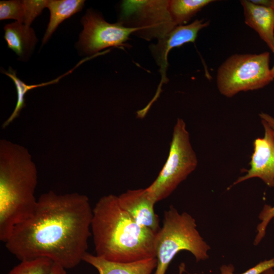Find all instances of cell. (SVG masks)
<instances>
[{"label": "cell", "instance_id": "cell-13", "mask_svg": "<svg viewBox=\"0 0 274 274\" xmlns=\"http://www.w3.org/2000/svg\"><path fill=\"white\" fill-rule=\"evenodd\" d=\"M84 261L95 267L99 274H151L157 266L156 258L130 262L110 261L87 252Z\"/></svg>", "mask_w": 274, "mask_h": 274}, {"label": "cell", "instance_id": "cell-14", "mask_svg": "<svg viewBox=\"0 0 274 274\" xmlns=\"http://www.w3.org/2000/svg\"><path fill=\"white\" fill-rule=\"evenodd\" d=\"M47 1L11 0L0 2V19H15L30 26L35 19L46 8Z\"/></svg>", "mask_w": 274, "mask_h": 274}, {"label": "cell", "instance_id": "cell-24", "mask_svg": "<svg viewBox=\"0 0 274 274\" xmlns=\"http://www.w3.org/2000/svg\"><path fill=\"white\" fill-rule=\"evenodd\" d=\"M251 2L256 5L270 7L271 0H252Z\"/></svg>", "mask_w": 274, "mask_h": 274}, {"label": "cell", "instance_id": "cell-26", "mask_svg": "<svg viewBox=\"0 0 274 274\" xmlns=\"http://www.w3.org/2000/svg\"><path fill=\"white\" fill-rule=\"evenodd\" d=\"M261 274H274V269L272 268L268 269Z\"/></svg>", "mask_w": 274, "mask_h": 274}, {"label": "cell", "instance_id": "cell-19", "mask_svg": "<svg viewBox=\"0 0 274 274\" xmlns=\"http://www.w3.org/2000/svg\"><path fill=\"white\" fill-rule=\"evenodd\" d=\"M54 262L46 258L23 260L8 274H50Z\"/></svg>", "mask_w": 274, "mask_h": 274}, {"label": "cell", "instance_id": "cell-7", "mask_svg": "<svg viewBox=\"0 0 274 274\" xmlns=\"http://www.w3.org/2000/svg\"><path fill=\"white\" fill-rule=\"evenodd\" d=\"M119 22L128 27L138 28L134 35L148 41L159 40L177 26L166 0L123 1Z\"/></svg>", "mask_w": 274, "mask_h": 274}, {"label": "cell", "instance_id": "cell-4", "mask_svg": "<svg viewBox=\"0 0 274 274\" xmlns=\"http://www.w3.org/2000/svg\"><path fill=\"white\" fill-rule=\"evenodd\" d=\"M155 274H165L175 256L180 251H187L196 262L209 257L210 246L197 229L195 219L187 212L180 213L173 206L164 211L162 226L156 233Z\"/></svg>", "mask_w": 274, "mask_h": 274}, {"label": "cell", "instance_id": "cell-8", "mask_svg": "<svg viewBox=\"0 0 274 274\" xmlns=\"http://www.w3.org/2000/svg\"><path fill=\"white\" fill-rule=\"evenodd\" d=\"M81 23L83 29L80 36L79 44L83 50L89 54H96L108 47L128 46L126 42L130 35L139 30L125 26L119 22H107L100 15L92 11L87 12Z\"/></svg>", "mask_w": 274, "mask_h": 274}, {"label": "cell", "instance_id": "cell-17", "mask_svg": "<svg viewBox=\"0 0 274 274\" xmlns=\"http://www.w3.org/2000/svg\"><path fill=\"white\" fill-rule=\"evenodd\" d=\"M214 2L213 0H170L168 1V9L176 25H182L203 8Z\"/></svg>", "mask_w": 274, "mask_h": 274}, {"label": "cell", "instance_id": "cell-29", "mask_svg": "<svg viewBox=\"0 0 274 274\" xmlns=\"http://www.w3.org/2000/svg\"><path fill=\"white\" fill-rule=\"evenodd\" d=\"M273 223H274V218H273Z\"/></svg>", "mask_w": 274, "mask_h": 274}, {"label": "cell", "instance_id": "cell-27", "mask_svg": "<svg viewBox=\"0 0 274 274\" xmlns=\"http://www.w3.org/2000/svg\"><path fill=\"white\" fill-rule=\"evenodd\" d=\"M273 53H274V52H273ZM271 73H272V76H273V80H274V64H273L272 67L271 68Z\"/></svg>", "mask_w": 274, "mask_h": 274}, {"label": "cell", "instance_id": "cell-12", "mask_svg": "<svg viewBox=\"0 0 274 274\" xmlns=\"http://www.w3.org/2000/svg\"><path fill=\"white\" fill-rule=\"evenodd\" d=\"M245 23L253 28L274 52V10L256 5L251 1H241Z\"/></svg>", "mask_w": 274, "mask_h": 274}, {"label": "cell", "instance_id": "cell-28", "mask_svg": "<svg viewBox=\"0 0 274 274\" xmlns=\"http://www.w3.org/2000/svg\"><path fill=\"white\" fill-rule=\"evenodd\" d=\"M270 8L274 10V0H271V4Z\"/></svg>", "mask_w": 274, "mask_h": 274}, {"label": "cell", "instance_id": "cell-2", "mask_svg": "<svg viewBox=\"0 0 274 274\" xmlns=\"http://www.w3.org/2000/svg\"><path fill=\"white\" fill-rule=\"evenodd\" d=\"M91 230L98 257L119 262L155 258L156 233L123 210L118 196L109 194L98 200L93 209Z\"/></svg>", "mask_w": 274, "mask_h": 274}, {"label": "cell", "instance_id": "cell-21", "mask_svg": "<svg viewBox=\"0 0 274 274\" xmlns=\"http://www.w3.org/2000/svg\"><path fill=\"white\" fill-rule=\"evenodd\" d=\"M274 268V257L260 262L255 266L241 274H261L265 270ZM220 274H234V267L232 264H224L220 267Z\"/></svg>", "mask_w": 274, "mask_h": 274}, {"label": "cell", "instance_id": "cell-16", "mask_svg": "<svg viewBox=\"0 0 274 274\" xmlns=\"http://www.w3.org/2000/svg\"><path fill=\"white\" fill-rule=\"evenodd\" d=\"M85 1L83 0H49L46 8L50 11V17L47 28L43 38L45 44L58 26L65 19L80 11Z\"/></svg>", "mask_w": 274, "mask_h": 274}, {"label": "cell", "instance_id": "cell-23", "mask_svg": "<svg viewBox=\"0 0 274 274\" xmlns=\"http://www.w3.org/2000/svg\"><path fill=\"white\" fill-rule=\"evenodd\" d=\"M50 274H66V272L64 267L54 263Z\"/></svg>", "mask_w": 274, "mask_h": 274}, {"label": "cell", "instance_id": "cell-6", "mask_svg": "<svg viewBox=\"0 0 274 274\" xmlns=\"http://www.w3.org/2000/svg\"><path fill=\"white\" fill-rule=\"evenodd\" d=\"M198 160L182 119L175 124L167 159L156 179L146 188L155 202L165 199L196 168Z\"/></svg>", "mask_w": 274, "mask_h": 274}, {"label": "cell", "instance_id": "cell-3", "mask_svg": "<svg viewBox=\"0 0 274 274\" xmlns=\"http://www.w3.org/2000/svg\"><path fill=\"white\" fill-rule=\"evenodd\" d=\"M36 166L28 150L0 141V240H7L14 228L32 214L37 200Z\"/></svg>", "mask_w": 274, "mask_h": 274}, {"label": "cell", "instance_id": "cell-15", "mask_svg": "<svg viewBox=\"0 0 274 274\" xmlns=\"http://www.w3.org/2000/svg\"><path fill=\"white\" fill-rule=\"evenodd\" d=\"M4 30V38L8 47L19 56L31 51L37 41L33 29L17 21L6 25Z\"/></svg>", "mask_w": 274, "mask_h": 274}, {"label": "cell", "instance_id": "cell-9", "mask_svg": "<svg viewBox=\"0 0 274 274\" xmlns=\"http://www.w3.org/2000/svg\"><path fill=\"white\" fill-rule=\"evenodd\" d=\"M209 24V21H204L203 19H196L190 24L177 26L163 38L158 40L157 44L150 46L152 55L160 67L161 81L156 94L149 104L150 106H152L159 96L162 84L168 81L166 72L168 65L167 56L169 51L184 44L194 42L198 32L208 26Z\"/></svg>", "mask_w": 274, "mask_h": 274}, {"label": "cell", "instance_id": "cell-10", "mask_svg": "<svg viewBox=\"0 0 274 274\" xmlns=\"http://www.w3.org/2000/svg\"><path fill=\"white\" fill-rule=\"evenodd\" d=\"M264 135L254 141V151L247 174L239 177L230 188L245 180L258 178L268 187H274V131L264 121Z\"/></svg>", "mask_w": 274, "mask_h": 274}, {"label": "cell", "instance_id": "cell-11", "mask_svg": "<svg viewBox=\"0 0 274 274\" xmlns=\"http://www.w3.org/2000/svg\"><path fill=\"white\" fill-rule=\"evenodd\" d=\"M120 207L140 225L156 233L160 228L156 203L146 189L128 190L118 196Z\"/></svg>", "mask_w": 274, "mask_h": 274}, {"label": "cell", "instance_id": "cell-22", "mask_svg": "<svg viewBox=\"0 0 274 274\" xmlns=\"http://www.w3.org/2000/svg\"><path fill=\"white\" fill-rule=\"evenodd\" d=\"M261 120L266 122L274 131V118L268 114L261 112L259 114Z\"/></svg>", "mask_w": 274, "mask_h": 274}, {"label": "cell", "instance_id": "cell-1", "mask_svg": "<svg viewBox=\"0 0 274 274\" xmlns=\"http://www.w3.org/2000/svg\"><path fill=\"white\" fill-rule=\"evenodd\" d=\"M92 216L86 195L49 191L40 196L30 216L14 228L6 248L20 261L46 258L73 268L87 252Z\"/></svg>", "mask_w": 274, "mask_h": 274}, {"label": "cell", "instance_id": "cell-5", "mask_svg": "<svg viewBox=\"0 0 274 274\" xmlns=\"http://www.w3.org/2000/svg\"><path fill=\"white\" fill-rule=\"evenodd\" d=\"M270 54H235L219 67L217 86L220 93L231 97L242 91L262 88L273 80Z\"/></svg>", "mask_w": 274, "mask_h": 274}, {"label": "cell", "instance_id": "cell-20", "mask_svg": "<svg viewBox=\"0 0 274 274\" xmlns=\"http://www.w3.org/2000/svg\"><path fill=\"white\" fill-rule=\"evenodd\" d=\"M259 218L261 222L257 226V233L254 242L255 245H258L264 237L268 224L274 218V205H264L259 214Z\"/></svg>", "mask_w": 274, "mask_h": 274}, {"label": "cell", "instance_id": "cell-25", "mask_svg": "<svg viewBox=\"0 0 274 274\" xmlns=\"http://www.w3.org/2000/svg\"><path fill=\"white\" fill-rule=\"evenodd\" d=\"M185 270V265L184 263H181L179 266V273L183 274Z\"/></svg>", "mask_w": 274, "mask_h": 274}, {"label": "cell", "instance_id": "cell-18", "mask_svg": "<svg viewBox=\"0 0 274 274\" xmlns=\"http://www.w3.org/2000/svg\"><path fill=\"white\" fill-rule=\"evenodd\" d=\"M83 62L82 61H80L77 65L74 67L72 70L68 71L66 73L60 76L57 79L53 80H51L49 82L42 83L39 84L35 85H27L24 82L22 81L18 78L16 75V72L14 71L11 67H9L7 71H3V73L10 77L14 82L16 87L17 99L16 105V107L9 117L4 122L3 124V127L4 128L8 126L15 118L18 117L19 113L22 108L25 106L24 96L26 93L29 90L36 88L39 87H42L47 86L50 84H54L57 83L59 80L65 76V75L71 73L74 69L76 68L78 65H80Z\"/></svg>", "mask_w": 274, "mask_h": 274}]
</instances>
